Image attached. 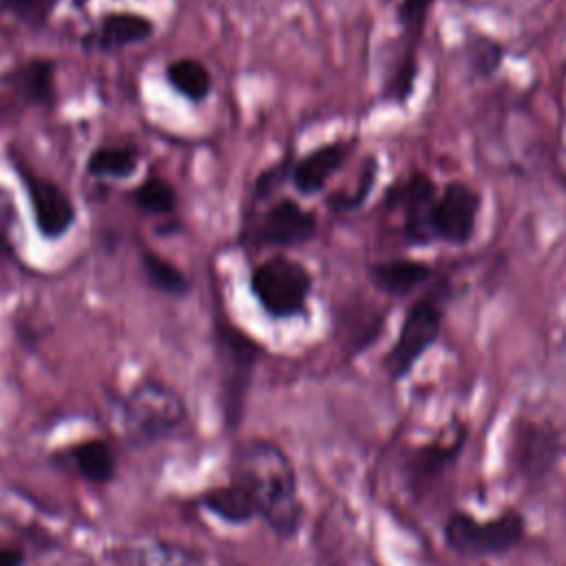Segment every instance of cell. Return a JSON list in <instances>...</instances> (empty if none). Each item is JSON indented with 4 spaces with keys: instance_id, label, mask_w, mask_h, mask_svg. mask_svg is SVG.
<instances>
[{
    "instance_id": "6da1fadb",
    "label": "cell",
    "mask_w": 566,
    "mask_h": 566,
    "mask_svg": "<svg viewBox=\"0 0 566 566\" xmlns=\"http://www.w3.org/2000/svg\"><path fill=\"white\" fill-rule=\"evenodd\" d=\"M230 480L241 484L259 513V520L279 537H296L303 522L298 475L285 449L268 438H250L234 447Z\"/></svg>"
},
{
    "instance_id": "7a4b0ae2",
    "label": "cell",
    "mask_w": 566,
    "mask_h": 566,
    "mask_svg": "<svg viewBox=\"0 0 566 566\" xmlns=\"http://www.w3.org/2000/svg\"><path fill=\"white\" fill-rule=\"evenodd\" d=\"M453 296L449 276H436L427 290L409 303L400 321L394 345L382 356V371L391 382L411 376L422 356L440 340L447 305Z\"/></svg>"
},
{
    "instance_id": "3957f363",
    "label": "cell",
    "mask_w": 566,
    "mask_h": 566,
    "mask_svg": "<svg viewBox=\"0 0 566 566\" xmlns=\"http://www.w3.org/2000/svg\"><path fill=\"white\" fill-rule=\"evenodd\" d=\"M186 420L188 405L184 396L157 378L137 382L117 402L119 433L130 449H148L168 440Z\"/></svg>"
},
{
    "instance_id": "277c9868",
    "label": "cell",
    "mask_w": 566,
    "mask_h": 566,
    "mask_svg": "<svg viewBox=\"0 0 566 566\" xmlns=\"http://www.w3.org/2000/svg\"><path fill=\"white\" fill-rule=\"evenodd\" d=\"M214 360L219 371V409L226 431H239L245 418L248 394L261 358V345L241 327L217 314L212 327Z\"/></svg>"
},
{
    "instance_id": "5b68a950",
    "label": "cell",
    "mask_w": 566,
    "mask_h": 566,
    "mask_svg": "<svg viewBox=\"0 0 566 566\" xmlns=\"http://www.w3.org/2000/svg\"><path fill=\"white\" fill-rule=\"evenodd\" d=\"M526 539V517L520 509L506 506L500 515L480 520L455 509L442 524V542L462 557H504Z\"/></svg>"
},
{
    "instance_id": "8992f818",
    "label": "cell",
    "mask_w": 566,
    "mask_h": 566,
    "mask_svg": "<svg viewBox=\"0 0 566 566\" xmlns=\"http://www.w3.org/2000/svg\"><path fill=\"white\" fill-rule=\"evenodd\" d=\"M312 272L287 254H274L254 265L250 292L261 310L276 321L303 316L312 296Z\"/></svg>"
},
{
    "instance_id": "52a82bcc",
    "label": "cell",
    "mask_w": 566,
    "mask_h": 566,
    "mask_svg": "<svg viewBox=\"0 0 566 566\" xmlns=\"http://www.w3.org/2000/svg\"><path fill=\"white\" fill-rule=\"evenodd\" d=\"M562 453L564 438L551 420L520 416L511 422L506 460L517 480L542 484L557 469Z\"/></svg>"
},
{
    "instance_id": "ba28073f",
    "label": "cell",
    "mask_w": 566,
    "mask_h": 566,
    "mask_svg": "<svg viewBox=\"0 0 566 566\" xmlns=\"http://www.w3.org/2000/svg\"><path fill=\"white\" fill-rule=\"evenodd\" d=\"M467 438L469 427L458 424L451 436H438L405 451L400 460V478L411 500L420 502L442 484L460 462Z\"/></svg>"
},
{
    "instance_id": "9c48e42d",
    "label": "cell",
    "mask_w": 566,
    "mask_h": 566,
    "mask_svg": "<svg viewBox=\"0 0 566 566\" xmlns=\"http://www.w3.org/2000/svg\"><path fill=\"white\" fill-rule=\"evenodd\" d=\"M482 212V195L475 186L462 179H449L436 195L427 226L433 243L464 248L478 232Z\"/></svg>"
},
{
    "instance_id": "30bf717a",
    "label": "cell",
    "mask_w": 566,
    "mask_h": 566,
    "mask_svg": "<svg viewBox=\"0 0 566 566\" xmlns=\"http://www.w3.org/2000/svg\"><path fill=\"white\" fill-rule=\"evenodd\" d=\"M318 232V219L292 197L272 201L252 228L243 234L256 248H298L310 243Z\"/></svg>"
},
{
    "instance_id": "8fae6325",
    "label": "cell",
    "mask_w": 566,
    "mask_h": 566,
    "mask_svg": "<svg viewBox=\"0 0 566 566\" xmlns=\"http://www.w3.org/2000/svg\"><path fill=\"white\" fill-rule=\"evenodd\" d=\"M11 161L29 197V206H31L38 232L49 241L64 237L73 228L75 214H77L69 192L53 179L33 172L29 164H24L13 153H11Z\"/></svg>"
},
{
    "instance_id": "7c38bea8",
    "label": "cell",
    "mask_w": 566,
    "mask_h": 566,
    "mask_svg": "<svg viewBox=\"0 0 566 566\" xmlns=\"http://www.w3.org/2000/svg\"><path fill=\"white\" fill-rule=\"evenodd\" d=\"M438 190L436 179L424 170H413L387 188L382 203L391 210H402V234L409 245L427 248L433 243L427 214Z\"/></svg>"
},
{
    "instance_id": "4fadbf2b",
    "label": "cell",
    "mask_w": 566,
    "mask_h": 566,
    "mask_svg": "<svg viewBox=\"0 0 566 566\" xmlns=\"http://www.w3.org/2000/svg\"><path fill=\"white\" fill-rule=\"evenodd\" d=\"M369 283L391 298H405L416 290L429 285L436 279V270L420 259L409 256H391L382 261H374L367 268Z\"/></svg>"
},
{
    "instance_id": "5bb4252c",
    "label": "cell",
    "mask_w": 566,
    "mask_h": 566,
    "mask_svg": "<svg viewBox=\"0 0 566 566\" xmlns=\"http://www.w3.org/2000/svg\"><path fill=\"white\" fill-rule=\"evenodd\" d=\"M349 153H352V144L340 139L316 146L314 150H310L307 155H303L292 164V172H290L292 186L305 197L321 192L327 186V181L343 168Z\"/></svg>"
},
{
    "instance_id": "9a60e30c",
    "label": "cell",
    "mask_w": 566,
    "mask_h": 566,
    "mask_svg": "<svg viewBox=\"0 0 566 566\" xmlns=\"http://www.w3.org/2000/svg\"><path fill=\"white\" fill-rule=\"evenodd\" d=\"M155 33V22L135 11H113L102 15L97 29L82 38L84 46H93L99 51L122 49L130 44H139Z\"/></svg>"
},
{
    "instance_id": "2e32d148",
    "label": "cell",
    "mask_w": 566,
    "mask_h": 566,
    "mask_svg": "<svg viewBox=\"0 0 566 566\" xmlns=\"http://www.w3.org/2000/svg\"><path fill=\"white\" fill-rule=\"evenodd\" d=\"M2 82L9 84L29 106L51 108L57 99L55 64L53 60L46 57H33L29 62L18 64L7 73Z\"/></svg>"
},
{
    "instance_id": "e0dca14e",
    "label": "cell",
    "mask_w": 566,
    "mask_h": 566,
    "mask_svg": "<svg viewBox=\"0 0 566 566\" xmlns=\"http://www.w3.org/2000/svg\"><path fill=\"white\" fill-rule=\"evenodd\" d=\"M64 462L88 484L104 486L117 475V453L104 438L75 442L64 451Z\"/></svg>"
},
{
    "instance_id": "ac0fdd59",
    "label": "cell",
    "mask_w": 566,
    "mask_h": 566,
    "mask_svg": "<svg viewBox=\"0 0 566 566\" xmlns=\"http://www.w3.org/2000/svg\"><path fill=\"white\" fill-rule=\"evenodd\" d=\"M199 504L208 513H212L214 517H219L221 522H226L230 526H245L254 517H259L250 493L232 480L228 484L206 489L199 495Z\"/></svg>"
},
{
    "instance_id": "d6986e66",
    "label": "cell",
    "mask_w": 566,
    "mask_h": 566,
    "mask_svg": "<svg viewBox=\"0 0 566 566\" xmlns=\"http://www.w3.org/2000/svg\"><path fill=\"white\" fill-rule=\"evenodd\" d=\"M130 566H212L208 555L195 546L172 539H150L135 548Z\"/></svg>"
},
{
    "instance_id": "ffe728a7",
    "label": "cell",
    "mask_w": 566,
    "mask_h": 566,
    "mask_svg": "<svg viewBox=\"0 0 566 566\" xmlns=\"http://www.w3.org/2000/svg\"><path fill=\"white\" fill-rule=\"evenodd\" d=\"M166 82L175 93L192 104L203 102L212 91V75L208 66L195 57H179L166 66Z\"/></svg>"
},
{
    "instance_id": "44dd1931",
    "label": "cell",
    "mask_w": 566,
    "mask_h": 566,
    "mask_svg": "<svg viewBox=\"0 0 566 566\" xmlns=\"http://www.w3.org/2000/svg\"><path fill=\"white\" fill-rule=\"evenodd\" d=\"M139 164V150L128 144L97 146L86 159V172L102 179H128Z\"/></svg>"
},
{
    "instance_id": "7402d4cb",
    "label": "cell",
    "mask_w": 566,
    "mask_h": 566,
    "mask_svg": "<svg viewBox=\"0 0 566 566\" xmlns=\"http://www.w3.org/2000/svg\"><path fill=\"white\" fill-rule=\"evenodd\" d=\"M464 64L469 73L478 80H491L504 64V46L486 33H469L462 42Z\"/></svg>"
},
{
    "instance_id": "603a6c76",
    "label": "cell",
    "mask_w": 566,
    "mask_h": 566,
    "mask_svg": "<svg viewBox=\"0 0 566 566\" xmlns=\"http://www.w3.org/2000/svg\"><path fill=\"white\" fill-rule=\"evenodd\" d=\"M139 256H142L144 274L157 292L168 294V296H177V298L188 294L190 283H188L186 274L172 261L164 259L161 254H157L155 250H148V248H142Z\"/></svg>"
},
{
    "instance_id": "cb8c5ba5",
    "label": "cell",
    "mask_w": 566,
    "mask_h": 566,
    "mask_svg": "<svg viewBox=\"0 0 566 566\" xmlns=\"http://www.w3.org/2000/svg\"><path fill=\"white\" fill-rule=\"evenodd\" d=\"M177 190L175 186L159 177V175H148L130 195V201L135 208L148 214H170L177 208Z\"/></svg>"
},
{
    "instance_id": "d4e9b609",
    "label": "cell",
    "mask_w": 566,
    "mask_h": 566,
    "mask_svg": "<svg viewBox=\"0 0 566 566\" xmlns=\"http://www.w3.org/2000/svg\"><path fill=\"white\" fill-rule=\"evenodd\" d=\"M436 0H398L396 4V22L402 35V49L418 51V42L424 35L427 20L431 15V7Z\"/></svg>"
},
{
    "instance_id": "484cf974",
    "label": "cell",
    "mask_w": 566,
    "mask_h": 566,
    "mask_svg": "<svg viewBox=\"0 0 566 566\" xmlns=\"http://www.w3.org/2000/svg\"><path fill=\"white\" fill-rule=\"evenodd\" d=\"M60 0H0V13L13 18L29 31L46 27Z\"/></svg>"
},
{
    "instance_id": "4316f807",
    "label": "cell",
    "mask_w": 566,
    "mask_h": 566,
    "mask_svg": "<svg viewBox=\"0 0 566 566\" xmlns=\"http://www.w3.org/2000/svg\"><path fill=\"white\" fill-rule=\"evenodd\" d=\"M376 177H378V161H376V157H367L356 190L354 192H334L332 197H327V206L334 212H352V210L360 208L367 201L369 192L374 190Z\"/></svg>"
},
{
    "instance_id": "83f0119b",
    "label": "cell",
    "mask_w": 566,
    "mask_h": 566,
    "mask_svg": "<svg viewBox=\"0 0 566 566\" xmlns=\"http://www.w3.org/2000/svg\"><path fill=\"white\" fill-rule=\"evenodd\" d=\"M292 172V164L283 161L276 166H270L268 170H263L256 181H254V199L256 201H265L274 195V190L281 188V184L285 181V177H290Z\"/></svg>"
},
{
    "instance_id": "f1b7e54d",
    "label": "cell",
    "mask_w": 566,
    "mask_h": 566,
    "mask_svg": "<svg viewBox=\"0 0 566 566\" xmlns=\"http://www.w3.org/2000/svg\"><path fill=\"white\" fill-rule=\"evenodd\" d=\"M9 210H11V199L2 197V201H0V250H4V252H9V248H11V221H7Z\"/></svg>"
},
{
    "instance_id": "f546056e",
    "label": "cell",
    "mask_w": 566,
    "mask_h": 566,
    "mask_svg": "<svg viewBox=\"0 0 566 566\" xmlns=\"http://www.w3.org/2000/svg\"><path fill=\"white\" fill-rule=\"evenodd\" d=\"M27 555L15 546H0V566H24Z\"/></svg>"
},
{
    "instance_id": "4dcf8cb0",
    "label": "cell",
    "mask_w": 566,
    "mask_h": 566,
    "mask_svg": "<svg viewBox=\"0 0 566 566\" xmlns=\"http://www.w3.org/2000/svg\"><path fill=\"white\" fill-rule=\"evenodd\" d=\"M223 566H248V564H241V562H226Z\"/></svg>"
}]
</instances>
